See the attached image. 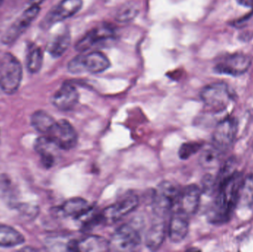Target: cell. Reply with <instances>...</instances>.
Masks as SVG:
<instances>
[{
	"instance_id": "cell-1",
	"label": "cell",
	"mask_w": 253,
	"mask_h": 252,
	"mask_svg": "<svg viewBox=\"0 0 253 252\" xmlns=\"http://www.w3.org/2000/svg\"><path fill=\"white\" fill-rule=\"evenodd\" d=\"M244 180L243 175L236 171L217 186L216 197L208 215L211 223L223 224L230 220L241 200Z\"/></svg>"
},
{
	"instance_id": "cell-2",
	"label": "cell",
	"mask_w": 253,
	"mask_h": 252,
	"mask_svg": "<svg viewBox=\"0 0 253 252\" xmlns=\"http://www.w3.org/2000/svg\"><path fill=\"white\" fill-rule=\"evenodd\" d=\"M22 79L20 62L11 53H4L0 59V88L6 94L16 93Z\"/></svg>"
},
{
	"instance_id": "cell-3",
	"label": "cell",
	"mask_w": 253,
	"mask_h": 252,
	"mask_svg": "<svg viewBox=\"0 0 253 252\" xmlns=\"http://www.w3.org/2000/svg\"><path fill=\"white\" fill-rule=\"evenodd\" d=\"M180 189L170 181H162L155 191L153 209L156 217H165L178 204Z\"/></svg>"
},
{
	"instance_id": "cell-4",
	"label": "cell",
	"mask_w": 253,
	"mask_h": 252,
	"mask_svg": "<svg viewBox=\"0 0 253 252\" xmlns=\"http://www.w3.org/2000/svg\"><path fill=\"white\" fill-rule=\"evenodd\" d=\"M109 59L101 52L93 51L87 54H80L70 61L68 69L72 73L89 72L99 73L110 68Z\"/></svg>"
},
{
	"instance_id": "cell-5",
	"label": "cell",
	"mask_w": 253,
	"mask_h": 252,
	"mask_svg": "<svg viewBox=\"0 0 253 252\" xmlns=\"http://www.w3.org/2000/svg\"><path fill=\"white\" fill-rule=\"evenodd\" d=\"M200 96L207 107L216 111L225 109L233 99L230 87L224 82L212 83L205 86L201 91Z\"/></svg>"
},
{
	"instance_id": "cell-6",
	"label": "cell",
	"mask_w": 253,
	"mask_h": 252,
	"mask_svg": "<svg viewBox=\"0 0 253 252\" xmlns=\"http://www.w3.org/2000/svg\"><path fill=\"white\" fill-rule=\"evenodd\" d=\"M141 241V235L138 229L132 225H123L113 234L111 239L108 241L109 251H134L138 248Z\"/></svg>"
},
{
	"instance_id": "cell-7",
	"label": "cell",
	"mask_w": 253,
	"mask_h": 252,
	"mask_svg": "<svg viewBox=\"0 0 253 252\" xmlns=\"http://www.w3.org/2000/svg\"><path fill=\"white\" fill-rule=\"evenodd\" d=\"M40 11V4L32 2L29 7L15 20L7 28L1 37L3 44H11L14 43L22 34L28 29L33 21L37 17Z\"/></svg>"
},
{
	"instance_id": "cell-8",
	"label": "cell",
	"mask_w": 253,
	"mask_h": 252,
	"mask_svg": "<svg viewBox=\"0 0 253 252\" xmlns=\"http://www.w3.org/2000/svg\"><path fill=\"white\" fill-rule=\"evenodd\" d=\"M138 206V198L133 194L126 195L120 201L99 213L102 223L113 224L132 213Z\"/></svg>"
},
{
	"instance_id": "cell-9",
	"label": "cell",
	"mask_w": 253,
	"mask_h": 252,
	"mask_svg": "<svg viewBox=\"0 0 253 252\" xmlns=\"http://www.w3.org/2000/svg\"><path fill=\"white\" fill-rule=\"evenodd\" d=\"M46 136L51 139L60 149L69 150L75 147L78 142V135L72 124L62 119L56 121Z\"/></svg>"
},
{
	"instance_id": "cell-10",
	"label": "cell",
	"mask_w": 253,
	"mask_h": 252,
	"mask_svg": "<svg viewBox=\"0 0 253 252\" xmlns=\"http://www.w3.org/2000/svg\"><path fill=\"white\" fill-rule=\"evenodd\" d=\"M239 124L236 118L227 117L215 127L212 134V145L221 151L228 149L237 136Z\"/></svg>"
},
{
	"instance_id": "cell-11",
	"label": "cell",
	"mask_w": 253,
	"mask_h": 252,
	"mask_svg": "<svg viewBox=\"0 0 253 252\" xmlns=\"http://www.w3.org/2000/svg\"><path fill=\"white\" fill-rule=\"evenodd\" d=\"M253 58L243 53H235L223 58L218 62L214 71L219 74L239 76L245 73L252 65Z\"/></svg>"
},
{
	"instance_id": "cell-12",
	"label": "cell",
	"mask_w": 253,
	"mask_h": 252,
	"mask_svg": "<svg viewBox=\"0 0 253 252\" xmlns=\"http://www.w3.org/2000/svg\"><path fill=\"white\" fill-rule=\"evenodd\" d=\"M115 30L108 24L96 26L80 38L76 44V50L84 52L91 47L106 42L115 37Z\"/></svg>"
},
{
	"instance_id": "cell-13",
	"label": "cell",
	"mask_w": 253,
	"mask_h": 252,
	"mask_svg": "<svg viewBox=\"0 0 253 252\" xmlns=\"http://www.w3.org/2000/svg\"><path fill=\"white\" fill-rule=\"evenodd\" d=\"M83 0H62L48 12L42 22V26L48 28L53 24L68 19L81 10Z\"/></svg>"
},
{
	"instance_id": "cell-14",
	"label": "cell",
	"mask_w": 253,
	"mask_h": 252,
	"mask_svg": "<svg viewBox=\"0 0 253 252\" xmlns=\"http://www.w3.org/2000/svg\"><path fill=\"white\" fill-rule=\"evenodd\" d=\"M202 191L199 186L195 184H190L180 190L178 197V210L185 214L191 216L197 212L201 201Z\"/></svg>"
},
{
	"instance_id": "cell-15",
	"label": "cell",
	"mask_w": 253,
	"mask_h": 252,
	"mask_svg": "<svg viewBox=\"0 0 253 252\" xmlns=\"http://www.w3.org/2000/svg\"><path fill=\"white\" fill-rule=\"evenodd\" d=\"M80 94L77 87L69 82H65L54 93L52 103L62 111H70L78 104Z\"/></svg>"
},
{
	"instance_id": "cell-16",
	"label": "cell",
	"mask_w": 253,
	"mask_h": 252,
	"mask_svg": "<svg viewBox=\"0 0 253 252\" xmlns=\"http://www.w3.org/2000/svg\"><path fill=\"white\" fill-rule=\"evenodd\" d=\"M67 251L102 252L109 251V242L105 238L96 235L86 237L80 241H70Z\"/></svg>"
},
{
	"instance_id": "cell-17",
	"label": "cell",
	"mask_w": 253,
	"mask_h": 252,
	"mask_svg": "<svg viewBox=\"0 0 253 252\" xmlns=\"http://www.w3.org/2000/svg\"><path fill=\"white\" fill-rule=\"evenodd\" d=\"M34 149L40 155L42 163L46 168H50L56 164L60 148L47 136L37 139L34 144Z\"/></svg>"
},
{
	"instance_id": "cell-18",
	"label": "cell",
	"mask_w": 253,
	"mask_h": 252,
	"mask_svg": "<svg viewBox=\"0 0 253 252\" xmlns=\"http://www.w3.org/2000/svg\"><path fill=\"white\" fill-rule=\"evenodd\" d=\"M188 217L179 210L172 215L168 226V235L172 243L178 244L187 237L189 232Z\"/></svg>"
},
{
	"instance_id": "cell-19",
	"label": "cell",
	"mask_w": 253,
	"mask_h": 252,
	"mask_svg": "<svg viewBox=\"0 0 253 252\" xmlns=\"http://www.w3.org/2000/svg\"><path fill=\"white\" fill-rule=\"evenodd\" d=\"M93 211L91 206L86 200L81 198H74L65 201L60 209V213L65 217L82 219L83 217H88Z\"/></svg>"
},
{
	"instance_id": "cell-20",
	"label": "cell",
	"mask_w": 253,
	"mask_h": 252,
	"mask_svg": "<svg viewBox=\"0 0 253 252\" xmlns=\"http://www.w3.org/2000/svg\"><path fill=\"white\" fill-rule=\"evenodd\" d=\"M157 220L152 223L145 238V245L152 251L159 250L163 244L166 235V226L162 217H158Z\"/></svg>"
},
{
	"instance_id": "cell-21",
	"label": "cell",
	"mask_w": 253,
	"mask_h": 252,
	"mask_svg": "<svg viewBox=\"0 0 253 252\" xmlns=\"http://www.w3.org/2000/svg\"><path fill=\"white\" fill-rule=\"evenodd\" d=\"M71 44V35L68 30L56 34L47 43V50L50 56L59 58L68 50Z\"/></svg>"
},
{
	"instance_id": "cell-22",
	"label": "cell",
	"mask_w": 253,
	"mask_h": 252,
	"mask_svg": "<svg viewBox=\"0 0 253 252\" xmlns=\"http://www.w3.org/2000/svg\"><path fill=\"white\" fill-rule=\"evenodd\" d=\"M25 242L23 235L13 227L0 224V247H14Z\"/></svg>"
},
{
	"instance_id": "cell-23",
	"label": "cell",
	"mask_w": 253,
	"mask_h": 252,
	"mask_svg": "<svg viewBox=\"0 0 253 252\" xmlns=\"http://www.w3.org/2000/svg\"><path fill=\"white\" fill-rule=\"evenodd\" d=\"M43 53L42 49L34 43L28 47L26 55V67L31 73H37L42 66Z\"/></svg>"
},
{
	"instance_id": "cell-24",
	"label": "cell",
	"mask_w": 253,
	"mask_h": 252,
	"mask_svg": "<svg viewBox=\"0 0 253 252\" xmlns=\"http://www.w3.org/2000/svg\"><path fill=\"white\" fill-rule=\"evenodd\" d=\"M56 121L43 110H38L34 112L31 116V124L35 130L43 134H48Z\"/></svg>"
},
{
	"instance_id": "cell-25",
	"label": "cell",
	"mask_w": 253,
	"mask_h": 252,
	"mask_svg": "<svg viewBox=\"0 0 253 252\" xmlns=\"http://www.w3.org/2000/svg\"><path fill=\"white\" fill-rule=\"evenodd\" d=\"M221 152L213 145L206 148L201 153L199 164L206 170L216 168L221 162Z\"/></svg>"
},
{
	"instance_id": "cell-26",
	"label": "cell",
	"mask_w": 253,
	"mask_h": 252,
	"mask_svg": "<svg viewBox=\"0 0 253 252\" xmlns=\"http://www.w3.org/2000/svg\"><path fill=\"white\" fill-rule=\"evenodd\" d=\"M139 12V7L137 3L129 1L123 4L116 13V20L120 22H128L132 20Z\"/></svg>"
},
{
	"instance_id": "cell-27",
	"label": "cell",
	"mask_w": 253,
	"mask_h": 252,
	"mask_svg": "<svg viewBox=\"0 0 253 252\" xmlns=\"http://www.w3.org/2000/svg\"><path fill=\"white\" fill-rule=\"evenodd\" d=\"M242 198L253 211V176H249L244 180L241 199Z\"/></svg>"
},
{
	"instance_id": "cell-28",
	"label": "cell",
	"mask_w": 253,
	"mask_h": 252,
	"mask_svg": "<svg viewBox=\"0 0 253 252\" xmlns=\"http://www.w3.org/2000/svg\"><path fill=\"white\" fill-rule=\"evenodd\" d=\"M202 148V144L198 142H188L181 145L178 151V155L181 159H187L198 152Z\"/></svg>"
},
{
	"instance_id": "cell-29",
	"label": "cell",
	"mask_w": 253,
	"mask_h": 252,
	"mask_svg": "<svg viewBox=\"0 0 253 252\" xmlns=\"http://www.w3.org/2000/svg\"><path fill=\"white\" fill-rule=\"evenodd\" d=\"M236 1L245 7H253V0H236Z\"/></svg>"
},
{
	"instance_id": "cell-30",
	"label": "cell",
	"mask_w": 253,
	"mask_h": 252,
	"mask_svg": "<svg viewBox=\"0 0 253 252\" xmlns=\"http://www.w3.org/2000/svg\"><path fill=\"white\" fill-rule=\"evenodd\" d=\"M3 2H4V0H0V7L2 5Z\"/></svg>"
}]
</instances>
